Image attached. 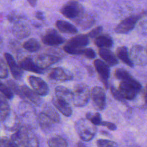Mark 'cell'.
Listing matches in <instances>:
<instances>
[{"label":"cell","mask_w":147,"mask_h":147,"mask_svg":"<svg viewBox=\"0 0 147 147\" xmlns=\"http://www.w3.org/2000/svg\"><path fill=\"white\" fill-rule=\"evenodd\" d=\"M56 27L57 30L65 34H74L78 32V30L73 24L65 20H58L56 22Z\"/></svg>","instance_id":"cell-22"},{"label":"cell","mask_w":147,"mask_h":147,"mask_svg":"<svg viewBox=\"0 0 147 147\" xmlns=\"http://www.w3.org/2000/svg\"><path fill=\"white\" fill-rule=\"evenodd\" d=\"M75 128L80 139L84 142H90L96 136V126L87 119H80L75 124Z\"/></svg>","instance_id":"cell-3"},{"label":"cell","mask_w":147,"mask_h":147,"mask_svg":"<svg viewBox=\"0 0 147 147\" xmlns=\"http://www.w3.org/2000/svg\"><path fill=\"white\" fill-rule=\"evenodd\" d=\"M0 108H1V121L4 122L10 116L11 110L9 105L7 102V98L3 95H1V102H0Z\"/></svg>","instance_id":"cell-29"},{"label":"cell","mask_w":147,"mask_h":147,"mask_svg":"<svg viewBox=\"0 0 147 147\" xmlns=\"http://www.w3.org/2000/svg\"><path fill=\"white\" fill-rule=\"evenodd\" d=\"M23 48L30 53H34L40 50V44L36 39L31 38L23 43Z\"/></svg>","instance_id":"cell-31"},{"label":"cell","mask_w":147,"mask_h":147,"mask_svg":"<svg viewBox=\"0 0 147 147\" xmlns=\"http://www.w3.org/2000/svg\"><path fill=\"white\" fill-rule=\"evenodd\" d=\"M48 78L50 80L65 82L72 80L74 76L73 73L67 69L63 68V67H55L50 70Z\"/></svg>","instance_id":"cell-11"},{"label":"cell","mask_w":147,"mask_h":147,"mask_svg":"<svg viewBox=\"0 0 147 147\" xmlns=\"http://www.w3.org/2000/svg\"><path fill=\"white\" fill-rule=\"evenodd\" d=\"M141 90H142V86H136L129 82L121 81L119 84V90L124 99L126 100H131L134 99Z\"/></svg>","instance_id":"cell-6"},{"label":"cell","mask_w":147,"mask_h":147,"mask_svg":"<svg viewBox=\"0 0 147 147\" xmlns=\"http://www.w3.org/2000/svg\"><path fill=\"white\" fill-rule=\"evenodd\" d=\"M90 98L93 106L98 111H103L106 105V96L102 88L96 86L90 91Z\"/></svg>","instance_id":"cell-7"},{"label":"cell","mask_w":147,"mask_h":147,"mask_svg":"<svg viewBox=\"0 0 147 147\" xmlns=\"http://www.w3.org/2000/svg\"><path fill=\"white\" fill-rule=\"evenodd\" d=\"M102 32H103V27L102 26H98V27H96V28L91 30L88 34V37H90V38L96 39L98 37L101 35Z\"/></svg>","instance_id":"cell-37"},{"label":"cell","mask_w":147,"mask_h":147,"mask_svg":"<svg viewBox=\"0 0 147 147\" xmlns=\"http://www.w3.org/2000/svg\"><path fill=\"white\" fill-rule=\"evenodd\" d=\"M111 93L112 95H113V97H114V98H116V100H118L119 101H124V98L123 97V96H122L121 93H120V91H119V90H117L116 88L113 87V86H111Z\"/></svg>","instance_id":"cell-38"},{"label":"cell","mask_w":147,"mask_h":147,"mask_svg":"<svg viewBox=\"0 0 147 147\" xmlns=\"http://www.w3.org/2000/svg\"><path fill=\"white\" fill-rule=\"evenodd\" d=\"M96 144L98 147H119L116 142L107 139H99Z\"/></svg>","instance_id":"cell-35"},{"label":"cell","mask_w":147,"mask_h":147,"mask_svg":"<svg viewBox=\"0 0 147 147\" xmlns=\"http://www.w3.org/2000/svg\"><path fill=\"white\" fill-rule=\"evenodd\" d=\"M28 82L32 90L40 96H46L49 93V87L42 78L36 76L28 77Z\"/></svg>","instance_id":"cell-10"},{"label":"cell","mask_w":147,"mask_h":147,"mask_svg":"<svg viewBox=\"0 0 147 147\" xmlns=\"http://www.w3.org/2000/svg\"><path fill=\"white\" fill-rule=\"evenodd\" d=\"M0 90H1V95L4 96L7 99L9 100H11L14 97V93L12 92V90L9 88V86L7 85L4 84L3 83H1L0 84Z\"/></svg>","instance_id":"cell-33"},{"label":"cell","mask_w":147,"mask_h":147,"mask_svg":"<svg viewBox=\"0 0 147 147\" xmlns=\"http://www.w3.org/2000/svg\"><path fill=\"white\" fill-rule=\"evenodd\" d=\"M42 113L45 114L48 116L50 119H51L55 123H59L60 121V116L56 109L50 104L44 105L42 108Z\"/></svg>","instance_id":"cell-28"},{"label":"cell","mask_w":147,"mask_h":147,"mask_svg":"<svg viewBox=\"0 0 147 147\" xmlns=\"http://www.w3.org/2000/svg\"><path fill=\"white\" fill-rule=\"evenodd\" d=\"M140 16L137 14H134L126 17L122 20L115 28V32L119 34H126L134 30L136 23L140 20Z\"/></svg>","instance_id":"cell-8"},{"label":"cell","mask_w":147,"mask_h":147,"mask_svg":"<svg viewBox=\"0 0 147 147\" xmlns=\"http://www.w3.org/2000/svg\"><path fill=\"white\" fill-rule=\"evenodd\" d=\"M7 86H8L9 88L12 90L13 93L18 95L20 98H22L21 86H19L16 82H14V80H9L7 81Z\"/></svg>","instance_id":"cell-34"},{"label":"cell","mask_w":147,"mask_h":147,"mask_svg":"<svg viewBox=\"0 0 147 147\" xmlns=\"http://www.w3.org/2000/svg\"><path fill=\"white\" fill-rule=\"evenodd\" d=\"M49 147H68V144L65 139L60 136H55L47 141Z\"/></svg>","instance_id":"cell-30"},{"label":"cell","mask_w":147,"mask_h":147,"mask_svg":"<svg viewBox=\"0 0 147 147\" xmlns=\"http://www.w3.org/2000/svg\"><path fill=\"white\" fill-rule=\"evenodd\" d=\"M53 104L57 111L60 112L65 116L69 117L73 113L71 106L68 103V102L65 100H61V99L57 98V97H55L53 99Z\"/></svg>","instance_id":"cell-18"},{"label":"cell","mask_w":147,"mask_h":147,"mask_svg":"<svg viewBox=\"0 0 147 147\" xmlns=\"http://www.w3.org/2000/svg\"><path fill=\"white\" fill-rule=\"evenodd\" d=\"M94 66L96 71L98 72L99 75L100 80L103 83L106 88H109V80L110 77V69L109 66L106 64L105 62L102 61L100 60H96L94 61Z\"/></svg>","instance_id":"cell-13"},{"label":"cell","mask_w":147,"mask_h":147,"mask_svg":"<svg viewBox=\"0 0 147 147\" xmlns=\"http://www.w3.org/2000/svg\"><path fill=\"white\" fill-rule=\"evenodd\" d=\"M144 100H145V103H146V106H147V86H146L144 89Z\"/></svg>","instance_id":"cell-45"},{"label":"cell","mask_w":147,"mask_h":147,"mask_svg":"<svg viewBox=\"0 0 147 147\" xmlns=\"http://www.w3.org/2000/svg\"><path fill=\"white\" fill-rule=\"evenodd\" d=\"M88 43V34H78L67 41L64 46V50L70 55H82Z\"/></svg>","instance_id":"cell-2"},{"label":"cell","mask_w":147,"mask_h":147,"mask_svg":"<svg viewBox=\"0 0 147 147\" xmlns=\"http://www.w3.org/2000/svg\"><path fill=\"white\" fill-rule=\"evenodd\" d=\"M37 1H36V0H29V1H28L29 4H30V5H31L32 7H35L36 4H37Z\"/></svg>","instance_id":"cell-44"},{"label":"cell","mask_w":147,"mask_h":147,"mask_svg":"<svg viewBox=\"0 0 147 147\" xmlns=\"http://www.w3.org/2000/svg\"><path fill=\"white\" fill-rule=\"evenodd\" d=\"M95 45L98 47L109 49L113 47V41L111 37L108 34H101L97 38L95 39Z\"/></svg>","instance_id":"cell-26"},{"label":"cell","mask_w":147,"mask_h":147,"mask_svg":"<svg viewBox=\"0 0 147 147\" xmlns=\"http://www.w3.org/2000/svg\"><path fill=\"white\" fill-rule=\"evenodd\" d=\"M95 18L91 15V14H87L85 12L80 18L76 20V22L78 25L80 26V27L86 30L91 27L93 24H95Z\"/></svg>","instance_id":"cell-25"},{"label":"cell","mask_w":147,"mask_h":147,"mask_svg":"<svg viewBox=\"0 0 147 147\" xmlns=\"http://www.w3.org/2000/svg\"><path fill=\"white\" fill-rule=\"evenodd\" d=\"M12 32L14 35L18 39H24L30 34V29L24 23L17 22L12 27Z\"/></svg>","instance_id":"cell-19"},{"label":"cell","mask_w":147,"mask_h":147,"mask_svg":"<svg viewBox=\"0 0 147 147\" xmlns=\"http://www.w3.org/2000/svg\"><path fill=\"white\" fill-rule=\"evenodd\" d=\"M60 12L65 17L76 22L84 14L85 10L78 1H70L62 7Z\"/></svg>","instance_id":"cell-5"},{"label":"cell","mask_w":147,"mask_h":147,"mask_svg":"<svg viewBox=\"0 0 147 147\" xmlns=\"http://www.w3.org/2000/svg\"><path fill=\"white\" fill-rule=\"evenodd\" d=\"M138 29L142 34H147V20L140 22L138 26Z\"/></svg>","instance_id":"cell-40"},{"label":"cell","mask_w":147,"mask_h":147,"mask_svg":"<svg viewBox=\"0 0 147 147\" xmlns=\"http://www.w3.org/2000/svg\"><path fill=\"white\" fill-rule=\"evenodd\" d=\"M38 123L42 130L45 133H48L54 126L55 122L45 114L41 113L38 116Z\"/></svg>","instance_id":"cell-23"},{"label":"cell","mask_w":147,"mask_h":147,"mask_svg":"<svg viewBox=\"0 0 147 147\" xmlns=\"http://www.w3.org/2000/svg\"><path fill=\"white\" fill-rule=\"evenodd\" d=\"M86 119H88L95 126L100 125L102 121L101 116L99 113H86Z\"/></svg>","instance_id":"cell-32"},{"label":"cell","mask_w":147,"mask_h":147,"mask_svg":"<svg viewBox=\"0 0 147 147\" xmlns=\"http://www.w3.org/2000/svg\"><path fill=\"white\" fill-rule=\"evenodd\" d=\"M22 90V98L26 99L28 101L31 102L35 106H40L41 103H42V99L39 96L37 93L33 90L30 89L26 86H21Z\"/></svg>","instance_id":"cell-16"},{"label":"cell","mask_w":147,"mask_h":147,"mask_svg":"<svg viewBox=\"0 0 147 147\" xmlns=\"http://www.w3.org/2000/svg\"><path fill=\"white\" fill-rule=\"evenodd\" d=\"M9 140L15 147H40L36 135L26 126H22L14 132Z\"/></svg>","instance_id":"cell-1"},{"label":"cell","mask_w":147,"mask_h":147,"mask_svg":"<svg viewBox=\"0 0 147 147\" xmlns=\"http://www.w3.org/2000/svg\"><path fill=\"white\" fill-rule=\"evenodd\" d=\"M7 62L4 61V59H1V64H0V78L1 79H4L7 78L9 74L8 67H7Z\"/></svg>","instance_id":"cell-36"},{"label":"cell","mask_w":147,"mask_h":147,"mask_svg":"<svg viewBox=\"0 0 147 147\" xmlns=\"http://www.w3.org/2000/svg\"><path fill=\"white\" fill-rule=\"evenodd\" d=\"M4 56L13 78L17 80H21L22 77V69L20 67V65L17 64L14 57L9 53H4Z\"/></svg>","instance_id":"cell-15"},{"label":"cell","mask_w":147,"mask_h":147,"mask_svg":"<svg viewBox=\"0 0 147 147\" xmlns=\"http://www.w3.org/2000/svg\"><path fill=\"white\" fill-rule=\"evenodd\" d=\"M116 56H117L118 58L120 59L123 63L127 65L128 66L131 67H134V63H132L127 48L125 46L118 47L117 50H116Z\"/></svg>","instance_id":"cell-27"},{"label":"cell","mask_w":147,"mask_h":147,"mask_svg":"<svg viewBox=\"0 0 147 147\" xmlns=\"http://www.w3.org/2000/svg\"><path fill=\"white\" fill-rule=\"evenodd\" d=\"M82 55L85 56L88 59H94L96 57V54L92 48H86L83 51Z\"/></svg>","instance_id":"cell-39"},{"label":"cell","mask_w":147,"mask_h":147,"mask_svg":"<svg viewBox=\"0 0 147 147\" xmlns=\"http://www.w3.org/2000/svg\"><path fill=\"white\" fill-rule=\"evenodd\" d=\"M1 147H15L11 144L9 139L3 137L1 141Z\"/></svg>","instance_id":"cell-41"},{"label":"cell","mask_w":147,"mask_h":147,"mask_svg":"<svg viewBox=\"0 0 147 147\" xmlns=\"http://www.w3.org/2000/svg\"><path fill=\"white\" fill-rule=\"evenodd\" d=\"M55 97H57V98L65 100L67 102L72 101L73 91L69 90L67 88L64 86H57L55 88Z\"/></svg>","instance_id":"cell-24"},{"label":"cell","mask_w":147,"mask_h":147,"mask_svg":"<svg viewBox=\"0 0 147 147\" xmlns=\"http://www.w3.org/2000/svg\"><path fill=\"white\" fill-rule=\"evenodd\" d=\"M100 125H102V126L108 128V129L111 131H115V130H116V129H117V128H116V124H114V123H111V122L103 121Z\"/></svg>","instance_id":"cell-42"},{"label":"cell","mask_w":147,"mask_h":147,"mask_svg":"<svg viewBox=\"0 0 147 147\" xmlns=\"http://www.w3.org/2000/svg\"><path fill=\"white\" fill-rule=\"evenodd\" d=\"M114 75L115 77H116V78L119 79V80H121V81L129 82V83H133V84L136 85V86H142L138 80H136V79L134 78L131 76L130 73H129L127 70H124L123 68H118L117 70L115 71Z\"/></svg>","instance_id":"cell-21"},{"label":"cell","mask_w":147,"mask_h":147,"mask_svg":"<svg viewBox=\"0 0 147 147\" xmlns=\"http://www.w3.org/2000/svg\"><path fill=\"white\" fill-rule=\"evenodd\" d=\"M98 53L103 62H105L109 66H114L119 63L116 56L109 49H100Z\"/></svg>","instance_id":"cell-20"},{"label":"cell","mask_w":147,"mask_h":147,"mask_svg":"<svg viewBox=\"0 0 147 147\" xmlns=\"http://www.w3.org/2000/svg\"><path fill=\"white\" fill-rule=\"evenodd\" d=\"M129 55L134 64L143 65L147 63V50L143 46H133L130 50Z\"/></svg>","instance_id":"cell-9"},{"label":"cell","mask_w":147,"mask_h":147,"mask_svg":"<svg viewBox=\"0 0 147 147\" xmlns=\"http://www.w3.org/2000/svg\"><path fill=\"white\" fill-rule=\"evenodd\" d=\"M61 57L52 54H41L35 59V63L42 70L50 67L60 61Z\"/></svg>","instance_id":"cell-14"},{"label":"cell","mask_w":147,"mask_h":147,"mask_svg":"<svg viewBox=\"0 0 147 147\" xmlns=\"http://www.w3.org/2000/svg\"><path fill=\"white\" fill-rule=\"evenodd\" d=\"M35 17H36V18L39 20H45V15H44V14H43L42 11H37L35 14Z\"/></svg>","instance_id":"cell-43"},{"label":"cell","mask_w":147,"mask_h":147,"mask_svg":"<svg viewBox=\"0 0 147 147\" xmlns=\"http://www.w3.org/2000/svg\"><path fill=\"white\" fill-rule=\"evenodd\" d=\"M42 42L47 45H59L65 42V38L62 37L55 30L50 29L42 37Z\"/></svg>","instance_id":"cell-12"},{"label":"cell","mask_w":147,"mask_h":147,"mask_svg":"<svg viewBox=\"0 0 147 147\" xmlns=\"http://www.w3.org/2000/svg\"><path fill=\"white\" fill-rule=\"evenodd\" d=\"M20 66L22 70H27V71L32 72V73H37V74H42L43 73V70L38 67L35 62L32 60L30 57H27L22 59L20 62Z\"/></svg>","instance_id":"cell-17"},{"label":"cell","mask_w":147,"mask_h":147,"mask_svg":"<svg viewBox=\"0 0 147 147\" xmlns=\"http://www.w3.org/2000/svg\"><path fill=\"white\" fill-rule=\"evenodd\" d=\"M90 98V92L89 88L85 84H77L75 86L73 90V105L76 107H83L87 105Z\"/></svg>","instance_id":"cell-4"}]
</instances>
